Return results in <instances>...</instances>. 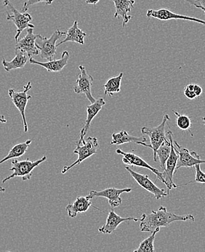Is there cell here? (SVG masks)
Listing matches in <instances>:
<instances>
[{
  "instance_id": "6da1fadb",
  "label": "cell",
  "mask_w": 205,
  "mask_h": 252,
  "mask_svg": "<svg viewBox=\"0 0 205 252\" xmlns=\"http://www.w3.org/2000/svg\"><path fill=\"white\" fill-rule=\"evenodd\" d=\"M195 221L194 217L191 215H179L172 212H168L166 208L160 207L158 210L151 211L149 215L143 214L140 220V230L141 232L153 233L156 230H160L163 227H168L171 223L177 221Z\"/></svg>"
},
{
  "instance_id": "7a4b0ae2",
  "label": "cell",
  "mask_w": 205,
  "mask_h": 252,
  "mask_svg": "<svg viewBox=\"0 0 205 252\" xmlns=\"http://www.w3.org/2000/svg\"><path fill=\"white\" fill-rule=\"evenodd\" d=\"M3 5L5 7L7 11V21H12L16 27V34L15 36V40L19 39L20 35L23 31L27 28H35L34 24H31L32 21V15L27 12L18 11L16 8L10 3V0H4Z\"/></svg>"
},
{
  "instance_id": "3957f363",
  "label": "cell",
  "mask_w": 205,
  "mask_h": 252,
  "mask_svg": "<svg viewBox=\"0 0 205 252\" xmlns=\"http://www.w3.org/2000/svg\"><path fill=\"white\" fill-rule=\"evenodd\" d=\"M171 120L169 115L165 114L162 119V123L156 127L151 128L148 126H143L141 128V132L143 134H146L150 139L151 144H147L146 147L152 149L154 155V161H157V151L165 142L168 141L166 136V126L168 121Z\"/></svg>"
},
{
  "instance_id": "277c9868",
  "label": "cell",
  "mask_w": 205,
  "mask_h": 252,
  "mask_svg": "<svg viewBox=\"0 0 205 252\" xmlns=\"http://www.w3.org/2000/svg\"><path fill=\"white\" fill-rule=\"evenodd\" d=\"M46 160H47V157L45 156L34 161H30V158H27L24 161L13 159L11 161V168L10 169V171L12 172L11 175L4 178L1 183L4 184L10 179L16 178V177H21L23 181H27V180H30L32 177V172H33L34 169L37 167L41 163L44 162Z\"/></svg>"
},
{
  "instance_id": "5b68a950",
  "label": "cell",
  "mask_w": 205,
  "mask_h": 252,
  "mask_svg": "<svg viewBox=\"0 0 205 252\" xmlns=\"http://www.w3.org/2000/svg\"><path fill=\"white\" fill-rule=\"evenodd\" d=\"M67 35L66 32L56 30L50 38L45 37L40 34H37L35 45L39 50L41 59L47 61L55 60L56 55V42L63 36Z\"/></svg>"
},
{
  "instance_id": "8992f818",
  "label": "cell",
  "mask_w": 205,
  "mask_h": 252,
  "mask_svg": "<svg viewBox=\"0 0 205 252\" xmlns=\"http://www.w3.org/2000/svg\"><path fill=\"white\" fill-rule=\"evenodd\" d=\"M99 147V141L96 137H89L86 140H84L82 143H76V149L73 151V154L78 156L77 159L71 165L64 166L61 170V173H67L73 166L80 164L82 161H85L89 157L96 154Z\"/></svg>"
},
{
  "instance_id": "52a82bcc",
  "label": "cell",
  "mask_w": 205,
  "mask_h": 252,
  "mask_svg": "<svg viewBox=\"0 0 205 252\" xmlns=\"http://www.w3.org/2000/svg\"><path fill=\"white\" fill-rule=\"evenodd\" d=\"M32 88V83L31 82H29L24 87L22 91L16 92L13 89L8 90L9 97L11 99L15 108L19 111L21 117H22L24 132H27L29 130L28 124H27V118H26V108H27L28 102L32 99V96L27 94Z\"/></svg>"
},
{
  "instance_id": "ba28073f",
  "label": "cell",
  "mask_w": 205,
  "mask_h": 252,
  "mask_svg": "<svg viewBox=\"0 0 205 252\" xmlns=\"http://www.w3.org/2000/svg\"><path fill=\"white\" fill-rule=\"evenodd\" d=\"M116 153L119 154V155H122L123 157L122 161H123L125 165H131L132 166H137V167L146 168V169H149L151 172H152L157 176V180H160L162 183H164L167 186L168 190H171L169 184L165 180L163 173H162L158 169L150 166L143 158H140V157L136 155V154H133V153L125 152V151L119 149L116 150Z\"/></svg>"
},
{
  "instance_id": "9c48e42d",
  "label": "cell",
  "mask_w": 205,
  "mask_h": 252,
  "mask_svg": "<svg viewBox=\"0 0 205 252\" xmlns=\"http://www.w3.org/2000/svg\"><path fill=\"white\" fill-rule=\"evenodd\" d=\"M125 169L129 172L130 175L136 183L143 188V189L149 192L154 195V198L157 200H160L163 197L168 196L169 195V190H165V189H161L156 186L155 183H153L147 175H142V174L137 173L132 170V169L125 166Z\"/></svg>"
},
{
  "instance_id": "30bf717a",
  "label": "cell",
  "mask_w": 205,
  "mask_h": 252,
  "mask_svg": "<svg viewBox=\"0 0 205 252\" xmlns=\"http://www.w3.org/2000/svg\"><path fill=\"white\" fill-rule=\"evenodd\" d=\"M173 143L175 145L176 152L178 154L179 157L175 168V172L181 167L190 168L195 166L197 164L205 163V160L201 159L200 156L195 151L190 152L189 150L180 146L177 141H173Z\"/></svg>"
},
{
  "instance_id": "8fae6325",
  "label": "cell",
  "mask_w": 205,
  "mask_h": 252,
  "mask_svg": "<svg viewBox=\"0 0 205 252\" xmlns=\"http://www.w3.org/2000/svg\"><path fill=\"white\" fill-rule=\"evenodd\" d=\"M79 74L76 80V85L73 88V92L76 94H84L90 103L96 102V98L93 97L91 93L93 86V76L87 73L86 68L82 65H79Z\"/></svg>"
},
{
  "instance_id": "7c38bea8",
  "label": "cell",
  "mask_w": 205,
  "mask_h": 252,
  "mask_svg": "<svg viewBox=\"0 0 205 252\" xmlns=\"http://www.w3.org/2000/svg\"><path fill=\"white\" fill-rule=\"evenodd\" d=\"M167 135L168 136V139L171 143V154H170L169 157H168V160L166 161V164H165V170L164 171V176H165V180L168 182L169 184L170 188L171 189H177L178 188V186H176L173 182V175L175 173V168L177 166V160H178V154H177L175 149V146H174L173 143V134L171 131H168L167 132Z\"/></svg>"
},
{
  "instance_id": "4fadbf2b",
  "label": "cell",
  "mask_w": 205,
  "mask_h": 252,
  "mask_svg": "<svg viewBox=\"0 0 205 252\" xmlns=\"http://www.w3.org/2000/svg\"><path fill=\"white\" fill-rule=\"evenodd\" d=\"M133 191V189L131 188H126V189H117L114 188H108V189L102 190V191H96V190H91L89 193L88 196L90 199H93L96 197H102L105 198L108 200L110 206L111 207H118L122 204V200L120 198L121 194L124 193H131Z\"/></svg>"
},
{
  "instance_id": "5bb4252c",
  "label": "cell",
  "mask_w": 205,
  "mask_h": 252,
  "mask_svg": "<svg viewBox=\"0 0 205 252\" xmlns=\"http://www.w3.org/2000/svg\"><path fill=\"white\" fill-rule=\"evenodd\" d=\"M37 34L34 33V28H27V33L22 39H19L16 42L15 50H22L28 55L29 57L39 55V50L35 45Z\"/></svg>"
},
{
  "instance_id": "9a60e30c",
  "label": "cell",
  "mask_w": 205,
  "mask_h": 252,
  "mask_svg": "<svg viewBox=\"0 0 205 252\" xmlns=\"http://www.w3.org/2000/svg\"><path fill=\"white\" fill-rule=\"evenodd\" d=\"M148 18H154L160 21H169V20H186V21H194L205 26V21L194 17L186 16V15H179L172 13L168 9H160V10H148L146 13Z\"/></svg>"
},
{
  "instance_id": "2e32d148",
  "label": "cell",
  "mask_w": 205,
  "mask_h": 252,
  "mask_svg": "<svg viewBox=\"0 0 205 252\" xmlns=\"http://www.w3.org/2000/svg\"><path fill=\"white\" fill-rule=\"evenodd\" d=\"M140 219L133 218H122L119 216L113 210L110 211L108 212V217H107L106 222L102 226L99 227V233H102V234L110 235L112 234L118 227L119 224H122L124 222H130V221H134V222H139Z\"/></svg>"
},
{
  "instance_id": "e0dca14e",
  "label": "cell",
  "mask_w": 205,
  "mask_h": 252,
  "mask_svg": "<svg viewBox=\"0 0 205 252\" xmlns=\"http://www.w3.org/2000/svg\"><path fill=\"white\" fill-rule=\"evenodd\" d=\"M105 105V100L103 98H99L96 100L93 103L90 104L87 107V117L84 124L83 127L81 129L80 134H79V140L77 143H82L85 140V136L88 133L89 129H90V125L92 121L96 117V116L99 114V111L102 109V107Z\"/></svg>"
},
{
  "instance_id": "ac0fdd59",
  "label": "cell",
  "mask_w": 205,
  "mask_h": 252,
  "mask_svg": "<svg viewBox=\"0 0 205 252\" xmlns=\"http://www.w3.org/2000/svg\"><path fill=\"white\" fill-rule=\"evenodd\" d=\"M69 56V53L68 51H64L61 59L59 60H53V61H47V62H40V61H36L33 58H31L30 63L34 65H39L43 67L48 72H60L68 63Z\"/></svg>"
},
{
  "instance_id": "d6986e66",
  "label": "cell",
  "mask_w": 205,
  "mask_h": 252,
  "mask_svg": "<svg viewBox=\"0 0 205 252\" xmlns=\"http://www.w3.org/2000/svg\"><path fill=\"white\" fill-rule=\"evenodd\" d=\"M114 2L115 7V13L114 18H117L121 17L123 19L122 27H125L126 24L129 22L130 20L133 18L132 15H128L133 8L135 0H111Z\"/></svg>"
},
{
  "instance_id": "ffe728a7",
  "label": "cell",
  "mask_w": 205,
  "mask_h": 252,
  "mask_svg": "<svg viewBox=\"0 0 205 252\" xmlns=\"http://www.w3.org/2000/svg\"><path fill=\"white\" fill-rule=\"evenodd\" d=\"M90 198L87 196H79L73 202L68 204L66 207L67 215L71 218H75L79 213L86 212L92 206Z\"/></svg>"
},
{
  "instance_id": "44dd1931",
  "label": "cell",
  "mask_w": 205,
  "mask_h": 252,
  "mask_svg": "<svg viewBox=\"0 0 205 252\" xmlns=\"http://www.w3.org/2000/svg\"><path fill=\"white\" fill-rule=\"evenodd\" d=\"M15 58L11 61H7L4 58H2L1 63L3 68L7 72H10L12 70L24 68L27 61H30V58L28 55L22 50H15Z\"/></svg>"
},
{
  "instance_id": "7402d4cb",
  "label": "cell",
  "mask_w": 205,
  "mask_h": 252,
  "mask_svg": "<svg viewBox=\"0 0 205 252\" xmlns=\"http://www.w3.org/2000/svg\"><path fill=\"white\" fill-rule=\"evenodd\" d=\"M85 36H87V33L82 32L79 28V27H78V21H75L71 28L68 29V31H67L65 39L61 41L60 43L57 44L56 47H59V46L62 45V44L68 42L84 45V43H85L84 39H85Z\"/></svg>"
},
{
  "instance_id": "603a6c76",
  "label": "cell",
  "mask_w": 205,
  "mask_h": 252,
  "mask_svg": "<svg viewBox=\"0 0 205 252\" xmlns=\"http://www.w3.org/2000/svg\"><path fill=\"white\" fill-rule=\"evenodd\" d=\"M146 142L147 140L145 137H134V136L130 135L126 131L122 130L118 133L112 134L111 145L120 146V145L125 144V143H134L136 144L143 146V143H146Z\"/></svg>"
},
{
  "instance_id": "cb8c5ba5",
  "label": "cell",
  "mask_w": 205,
  "mask_h": 252,
  "mask_svg": "<svg viewBox=\"0 0 205 252\" xmlns=\"http://www.w3.org/2000/svg\"><path fill=\"white\" fill-rule=\"evenodd\" d=\"M31 143H32V140H27V141L24 142V143H18V144L15 145L10 149L7 155L4 158H3L2 159L0 160V165L2 163L5 162L7 160L20 158V157L24 156L28 151Z\"/></svg>"
},
{
  "instance_id": "d4e9b609",
  "label": "cell",
  "mask_w": 205,
  "mask_h": 252,
  "mask_svg": "<svg viewBox=\"0 0 205 252\" xmlns=\"http://www.w3.org/2000/svg\"><path fill=\"white\" fill-rule=\"evenodd\" d=\"M123 73H120L117 76L110 78L106 83L103 85L104 94L105 95H109L110 97L113 96L114 93H118L121 90V82H122V77H123Z\"/></svg>"
},
{
  "instance_id": "484cf974",
  "label": "cell",
  "mask_w": 205,
  "mask_h": 252,
  "mask_svg": "<svg viewBox=\"0 0 205 252\" xmlns=\"http://www.w3.org/2000/svg\"><path fill=\"white\" fill-rule=\"evenodd\" d=\"M171 143L170 140L165 142L163 144L157 149V158L160 161V167L162 170H165V164H166L167 160L171 154Z\"/></svg>"
},
{
  "instance_id": "4316f807",
  "label": "cell",
  "mask_w": 205,
  "mask_h": 252,
  "mask_svg": "<svg viewBox=\"0 0 205 252\" xmlns=\"http://www.w3.org/2000/svg\"><path fill=\"white\" fill-rule=\"evenodd\" d=\"M160 230H156V231L151 233V236L149 237L146 238L143 240L140 245H139L138 248L134 250V252H155V249H154V241H155V236Z\"/></svg>"
},
{
  "instance_id": "83f0119b",
  "label": "cell",
  "mask_w": 205,
  "mask_h": 252,
  "mask_svg": "<svg viewBox=\"0 0 205 252\" xmlns=\"http://www.w3.org/2000/svg\"><path fill=\"white\" fill-rule=\"evenodd\" d=\"M172 112L175 114L176 116V125L179 129L183 131H189L190 132L191 136L193 134L191 133L190 129L191 127V121L188 116L180 114V113L177 112L175 111H172Z\"/></svg>"
},
{
  "instance_id": "f1b7e54d",
  "label": "cell",
  "mask_w": 205,
  "mask_h": 252,
  "mask_svg": "<svg viewBox=\"0 0 205 252\" xmlns=\"http://www.w3.org/2000/svg\"><path fill=\"white\" fill-rule=\"evenodd\" d=\"M53 1L54 0H27V1L24 3V6H23L22 12L28 11L30 7L38 4V3L44 2L46 4L49 5V4H51Z\"/></svg>"
},
{
  "instance_id": "f546056e",
  "label": "cell",
  "mask_w": 205,
  "mask_h": 252,
  "mask_svg": "<svg viewBox=\"0 0 205 252\" xmlns=\"http://www.w3.org/2000/svg\"><path fill=\"white\" fill-rule=\"evenodd\" d=\"M200 165L197 164L194 167H195V179L194 181L196 183H204L205 184V173L202 171Z\"/></svg>"
},
{
  "instance_id": "4dcf8cb0",
  "label": "cell",
  "mask_w": 205,
  "mask_h": 252,
  "mask_svg": "<svg viewBox=\"0 0 205 252\" xmlns=\"http://www.w3.org/2000/svg\"><path fill=\"white\" fill-rule=\"evenodd\" d=\"M184 94L187 98L193 100V99L196 98L197 95L193 90H189V88H185L184 89Z\"/></svg>"
},
{
  "instance_id": "1f68e13d",
  "label": "cell",
  "mask_w": 205,
  "mask_h": 252,
  "mask_svg": "<svg viewBox=\"0 0 205 252\" xmlns=\"http://www.w3.org/2000/svg\"><path fill=\"white\" fill-rule=\"evenodd\" d=\"M185 1L189 2V4H191V5L196 4L205 7V0H185Z\"/></svg>"
},
{
  "instance_id": "d6a6232c",
  "label": "cell",
  "mask_w": 205,
  "mask_h": 252,
  "mask_svg": "<svg viewBox=\"0 0 205 252\" xmlns=\"http://www.w3.org/2000/svg\"><path fill=\"white\" fill-rule=\"evenodd\" d=\"M194 92L195 93L197 97H200L202 93H203V89H202L201 87L197 85H194Z\"/></svg>"
},
{
  "instance_id": "836d02e7",
  "label": "cell",
  "mask_w": 205,
  "mask_h": 252,
  "mask_svg": "<svg viewBox=\"0 0 205 252\" xmlns=\"http://www.w3.org/2000/svg\"><path fill=\"white\" fill-rule=\"evenodd\" d=\"M100 0H86V4H96L99 2Z\"/></svg>"
},
{
  "instance_id": "e575fe53",
  "label": "cell",
  "mask_w": 205,
  "mask_h": 252,
  "mask_svg": "<svg viewBox=\"0 0 205 252\" xmlns=\"http://www.w3.org/2000/svg\"><path fill=\"white\" fill-rule=\"evenodd\" d=\"M7 119H5V117L0 114V123L5 124L7 123Z\"/></svg>"
},
{
  "instance_id": "d590c367",
  "label": "cell",
  "mask_w": 205,
  "mask_h": 252,
  "mask_svg": "<svg viewBox=\"0 0 205 252\" xmlns=\"http://www.w3.org/2000/svg\"><path fill=\"white\" fill-rule=\"evenodd\" d=\"M193 6H194V7H197V8L201 9V10H203V11H204L205 13V7H203V6H201V5H199V4H193Z\"/></svg>"
},
{
  "instance_id": "8d00e7d4",
  "label": "cell",
  "mask_w": 205,
  "mask_h": 252,
  "mask_svg": "<svg viewBox=\"0 0 205 252\" xmlns=\"http://www.w3.org/2000/svg\"><path fill=\"white\" fill-rule=\"evenodd\" d=\"M6 189H4V188L1 187V186H0V192H4L5 191Z\"/></svg>"
},
{
  "instance_id": "74e56055",
  "label": "cell",
  "mask_w": 205,
  "mask_h": 252,
  "mask_svg": "<svg viewBox=\"0 0 205 252\" xmlns=\"http://www.w3.org/2000/svg\"><path fill=\"white\" fill-rule=\"evenodd\" d=\"M203 123H204L205 126V117L203 118Z\"/></svg>"
}]
</instances>
